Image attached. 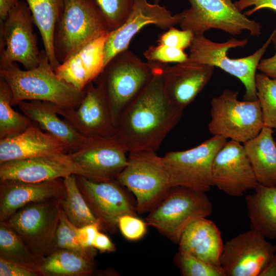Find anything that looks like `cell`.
Segmentation results:
<instances>
[{
    "label": "cell",
    "instance_id": "27",
    "mask_svg": "<svg viewBox=\"0 0 276 276\" xmlns=\"http://www.w3.org/2000/svg\"><path fill=\"white\" fill-rule=\"evenodd\" d=\"M254 190L245 197L251 229L266 238L276 239V186L258 183Z\"/></svg>",
    "mask_w": 276,
    "mask_h": 276
},
{
    "label": "cell",
    "instance_id": "23",
    "mask_svg": "<svg viewBox=\"0 0 276 276\" xmlns=\"http://www.w3.org/2000/svg\"><path fill=\"white\" fill-rule=\"evenodd\" d=\"M62 153H68L65 145L34 122L21 134L0 140V164Z\"/></svg>",
    "mask_w": 276,
    "mask_h": 276
},
{
    "label": "cell",
    "instance_id": "32",
    "mask_svg": "<svg viewBox=\"0 0 276 276\" xmlns=\"http://www.w3.org/2000/svg\"><path fill=\"white\" fill-rule=\"evenodd\" d=\"M0 257L39 272V262L20 237L5 222L0 221Z\"/></svg>",
    "mask_w": 276,
    "mask_h": 276
},
{
    "label": "cell",
    "instance_id": "19",
    "mask_svg": "<svg viewBox=\"0 0 276 276\" xmlns=\"http://www.w3.org/2000/svg\"><path fill=\"white\" fill-rule=\"evenodd\" d=\"M86 177L69 153H62L11 160L0 164V180L39 182L72 175Z\"/></svg>",
    "mask_w": 276,
    "mask_h": 276
},
{
    "label": "cell",
    "instance_id": "34",
    "mask_svg": "<svg viewBox=\"0 0 276 276\" xmlns=\"http://www.w3.org/2000/svg\"><path fill=\"white\" fill-rule=\"evenodd\" d=\"M57 249L72 250L92 261L97 254L95 248H85L81 245L77 227L68 220L62 209L55 237V250Z\"/></svg>",
    "mask_w": 276,
    "mask_h": 276
},
{
    "label": "cell",
    "instance_id": "7",
    "mask_svg": "<svg viewBox=\"0 0 276 276\" xmlns=\"http://www.w3.org/2000/svg\"><path fill=\"white\" fill-rule=\"evenodd\" d=\"M212 212L213 204L205 193L175 187L150 212L146 222L178 244L182 234L192 222L206 218Z\"/></svg>",
    "mask_w": 276,
    "mask_h": 276
},
{
    "label": "cell",
    "instance_id": "39",
    "mask_svg": "<svg viewBox=\"0 0 276 276\" xmlns=\"http://www.w3.org/2000/svg\"><path fill=\"white\" fill-rule=\"evenodd\" d=\"M194 37L193 32L189 30H178L173 27L161 34L157 40L158 44L184 50L190 48Z\"/></svg>",
    "mask_w": 276,
    "mask_h": 276
},
{
    "label": "cell",
    "instance_id": "42",
    "mask_svg": "<svg viewBox=\"0 0 276 276\" xmlns=\"http://www.w3.org/2000/svg\"><path fill=\"white\" fill-rule=\"evenodd\" d=\"M101 224L95 223L77 227V235L81 245L85 248L94 247V240L100 232Z\"/></svg>",
    "mask_w": 276,
    "mask_h": 276
},
{
    "label": "cell",
    "instance_id": "47",
    "mask_svg": "<svg viewBox=\"0 0 276 276\" xmlns=\"http://www.w3.org/2000/svg\"><path fill=\"white\" fill-rule=\"evenodd\" d=\"M275 247H276V244H275Z\"/></svg>",
    "mask_w": 276,
    "mask_h": 276
},
{
    "label": "cell",
    "instance_id": "18",
    "mask_svg": "<svg viewBox=\"0 0 276 276\" xmlns=\"http://www.w3.org/2000/svg\"><path fill=\"white\" fill-rule=\"evenodd\" d=\"M179 22V14L173 15L164 6L150 3L148 0H134L126 21L109 33L104 49V66L117 54L128 49L133 37L144 27L154 25L169 29Z\"/></svg>",
    "mask_w": 276,
    "mask_h": 276
},
{
    "label": "cell",
    "instance_id": "45",
    "mask_svg": "<svg viewBox=\"0 0 276 276\" xmlns=\"http://www.w3.org/2000/svg\"><path fill=\"white\" fill-rule=\"evenodd\" d=\"M20 0H0V20H4L9 11L14 7Z\"/></svg>",
    "mask_w": 276,
    "mask_h": 276
},
{
    "label": "cell",
    "instance_id": "2",
    "mask_svg": "<svg viewBox=\"0 0 276 276\" xmlns=\"http://www.w3.org/2000/svg\"><path fill=\"white\" fill-rule=\"evenodd\" d=\"M0 77L11 89L12 106L23 101L38 100L77 107L84 95V89L79 90L56 75L44 50L41 51L35 68L22 70L14 63L1 68Z\"/></svg>",
    "mask_w": 276,
    "mask_h": 276
},
{
    "label": "cell",
    "instance_id": "11",
    "mask_svg": "<svg viewBox=\"0 0 276 276\" xmlns=\"http://www.w3.org/2000/svg\"><path fill=\"white\" fill-rule=\"evenodd\" d=\"M227 139L213 135L199 145L183 151H170L163 156L172 187H183L206 193L213 186L214 158Z\"/></svg>",
    "mask_w": 276,
    "mask_h": 276
},
{
    "label": "cell",
    "instance_id": "14",
    "mask_svg": "<svg viewBox=\"0 0 276 276\" xmlns=\"http://www.w3.org/2000/svg\"><path fill=\"white\" fill-rule=\"evenodd\" d=\"M57 113L78 132L88 138H109L116 136V128L110 109L101 87L89 83L77 107L56 105Z\"/></svg>",
    "mask_w": 276,
    "mask_h": 276
},
{
    "label": "cell",
    "instance_id": "29",
    "mask_svg": "<svg viewBox=\"0 0 276 276\" xmlns=\"http://www.w3.org/2000/svg\"><path fill=\"white\" fill-rule=\"evenodd\" d=\"M41 275L87 276L93 272V261L70 250L57 249L39 264Z\"/></svg>",
    "mask_w": 276,
    "mask_h": 276
},
{
    "label": "cell",
    "instance_id": "1",
    "mask_svg": "<svg viewBox=\"0 0 276 276\" xmlns=\"http://www.w3.org/2000/svg\"><path fill=\"white\" fill-rule=\"evenodd\" d=\"M155 63L152 78L124 108L115 125L116 137L128 153L156 152L183 114L164 92L163 72L167 64Z\"/></svg>",
    "mask_w": 276,
    "mask_h": 276
},
{
    "label": "cell",
    "instance_id": "16",
    "mask_svg": "<svg viewBox=\"0 0 276 276\" xmlns=\"http://www.w3.org/2000/svg\"><path fill=\"white\" fill-rule=\"evenodd\" d=\"M76 177L91 212L108 231L113 232L118 227L121 216L136 215V208L116 179L96 182L81 175H76Z\"/></svg>",
    "mask_w": 276,
    "mask_h": 276
},
{
    "label": "cell",
    "instance_id": "4",
    "mask_svg": "<svg viewBox=\"0 0 276 276\" xmlns=\"http://www.w3.org/2000/svg\"><path fill=\"white\" fill-rule=\"evenodd\" d=\"M111 31L95 0H64L54 33L56 58L62 63L94 39Z\"/></svg>",
    "mask_w": 276,
    "mask_h": 276
},
{
    "label": "cell",
    "instance_id": "10",
    "mask_svg": "<svg viewBox=\"0 0 276 276\" xmlns=\"http://www.w3.org/2000/svg\"><path fill=\"white\" fill-rule=\"evenodd\" d=\"M191 6L179 15L182 30L194 35H203L211 29H217L233 35L247 30L250 35L259 36L261 25L248 18L235 6L232 0H188Z\"/></svg>",
    "mask_w": 276,
    "mask_h": 276
},
{
    "label": "cell",
    "instance_id": "3",
    "mask_svg": "<svg viewBox=\"0 0 276 276\" xmlns=\"http://www.w3.org/2000/svg\"><path fill=\"white\" fill-rule=\"evenodd\" d=\"M155 64L127 49L114 56L94 81L105 96L114 125L124 108L151 80Z\"/></svg>",
    "mask_w": 276,
    "mask_h": 276
},
{
    "label": "cell",
    "instance_id": "40",
    "mask_svg": "<svg viewBox=\"0 0 276 276\" xmlns=\"http://www.w3.org/2000/svg\"><path fill=\"white\" fill-rule=\"evenodd\" d=\"M40 273L28 267L0 257V276H38Z\"/></svg>",
    "mask_w": 276,
    "mask_h": 276
},
{
    "label": "cell",
    "instance_id": "28",
    "mask_svg": "<svg viewBox=\"0 0 276 276\" xmlns=\"http://www.w3.org/2000/svg\"><path fill=\"white\" fill-rule=\"evenodd\" d=\"M39 30L47 57L54 70L60 63L56 58L53 44L55 26L64 7V0H25Z\"/></svg>",
    "mask_w": 276,
    "mask_h": 276
},
{
    "label": "cell",
    "instance_id": "46",
    "mask_svg": "<svg viewBox=\"0 0 276 276\" xmlns=\"http://www.w3.org/2000/svg\"><path fill=\"white\" fill-rule=\"evenodd\" d=\"M259 276H276V251Z\"/></svg>",
    "mask_w": 276,
    "mask_h": 276
},
{
    "label": "cell",
    "instance_id": "30",
    "mask_svg": "<svg viewBox=\"0 0 276 276\" xmlns=\"http://www.w3.org/2000/svg\"><path fill=\"white\" fill-rule=\"evenodd\" d=\"M66 194L60 199V205L68 220L76 227L100 223L88 206L76 180V175L63 178Z\"/></svg>",
    "mask_w": 276,
    "mask_h": 276
},
{
    "label": "cell",
    "instance_id": "13",
    "mask_svg": "<svg viewBox=\"0 0 276 276\" xmlns=\"http://www.w3.org/2000/svg\"><path fill=\"white\" fill-rule=\"evenodd\" d=\"M266 238L250 229L227 241L220 259L224 276H259L276 251Z\"/></svg>",
    "mask_w": 276,
    "mask_h": 276
},
{
    "label": "cell",
    "instance_id": "38",
    "mask_svg": "<svg viewBox=\"0 0 276 276\" xmlns=\"http://www.w3.org/2000/svg\"><path fill=\"white\" fill-rule=\"evenodd\" d=\"M147 224L136 215L126 214L118 221V228L123 236L130 241H136L146 234Z\"/></svg>",
    "mask_w": 276,
    "mask_h": 276
},
{
    "label": "cell",
    "instance_id": "9",
    "mask_svg": "<svg viewBox=\"0 0 276 276\" xmlns=\"http://www.w3.org/2000/svg\"><path fill=\"white\" fill-rule=\"evenodd\" d=\"M60 200L52 198L30 203L4 221L20 237L39 264L55 250L61 211Z\"/></svg>",
    "mask_w": 276,
    "mask_h": 276
},
{
    "label": "cell",
    "instance_id": "8",
    "mask_svg": "<svg viewBox=\"0 0 276 276\" xmlns=\"http://www.w3.org/2000/svg\"><path fill=\"white\" fill-rule=\"evenodd\" d=\"M264 127L259 101H240L238 93L224 90L211 101L210 132L244 144Z\"/></svg>",
    "mask_w": 276,
    "mask_h": 276
},
{
    "label": "cell",
    "instance_id": "41",
    "mask_svg": "<svg viewBox=\"0 0 276 276\" xmlns=\"http://www.w3.org/2000/svg\"><path fill=\"white\" fill-rule=\"evenodd\" d=\"M234 4L240 11L249 6H254L252 9L245 12L246 16L250 15L263 8H269L276 11V0H239L235 2Z\"/></svg>",
    "mask_w": 276,
    "mask_h": 276
},
{
    "label": "cell",
    "instance_id": "31",
    "mask_svg": "<svg viewBox=\"0 0 276 276\" xmlns=\"http://www.w3.org/2000/svg\"><path fill=\"white\" fill-rule=\"evenodd\" d=\"M12 99L10 86L0 77V140L21 134L33 123L26 115L14 110Z\"/></svg>",
    "mask_w": 276,
    "mask_h": 276
},
{
    "label": "cell",
    "instance_id": "24",
    "mask_svg": "<svg viewBox=\"0 0 276 276\" xmlns=\"http://www.w3.org/2000/svg\"><path fill=\"white\" fill-rule=\"evenodd\" d=\"M56 105L52 102L38 100L23 101L18 104L22 113L41 129L61 141L68 153L81 149L89 141L70 123L58 116Z\"/></svg>",
    "mask_w": 276,
    "mask_h": 276
},
{
    "label": "cell",
    "instance_id": "43",
    "mask_svg": "<svg viewBox=\"0 0 276 276\" xmlns=\"http://www.w3.org/2000/svg\"><path fill=\"white\" fill-rule=\"evenodd\" d=\"M272 42L275 50L274 55L261 60L258 66V70L270 78H276V34L272 37Z\"/></svg>",
    "mask_w": 276,
    "mask_h": 276
},
{
    "label": "cell",
    "instance_id": "22",
    "mask_svg": "<svg viewBox=\"0 0 276 276\" xmlns=\"http://www.w3.org/2000/svg\"><path fill=\"white\" fill-rule=\"evenodd\" d=\"M110 32L94 39L54 70L61 80L83 90L104 67V49Z\"/></svg>",
    "mask_w": 276,
    "mask_h": 276
},
{
    "label": "cell",
    "instance_id": "26",
    "mask_svg": "<svg viewBox=\"0 0 276 276\" xmlns=\"http://www.w3.org/2000/svg\"><path fill=\"white\" fill-rule=\"evenodd\" d=\"M274 130L264 127L254 138L243 144L258 183L276 186V143Z\"/></svg>",
    "mask_w": 276,
    "mask_h": 276
},
{
    "label": "cell",
    "instance_id": "33",
    "mask_svg": "<svg viewBox=\"0 0 276 276\" xmlns=\"http://www.w3.org/2000/svg\"><path fill=\"white\" fill-rule=\"evenodd\" d=\"M256 87L264 127L276 131V78L263 73H257Z\"/></svg>",
    "mask_w": 276,
    "mask_h": 276
},
{
    "label": "cell",
    "instance_id": "20",
    "mask_svg": "<svg viewBox=\"0 0 276 276\" xmlns=\"http://www.w3.org/2000/svg\"><path fill=\"white\" fill-rule=\"evenodd\" d=\"M214 68L189 58L173 66L167 64L163 70V79L168 100L183 110L209 83Z\"/></svg>",
    "mask_w": 276,
    "mask_h": 276
},
{
    "label": "cell",
    "instance_id": "25",
    "mask_svg": "<svg viewBox=\"0 0 276 276\" xmlns=\"http://www.w3.org/2000/svg\"><path fill=\"white\" fill-rule=\"evenodd\" d=\"M178 244L180 249L221 268L220 259L224 244L221 232L212 221L201 218L192 222L182 234Z\"/></svg>",
    "mask_w": 276,
    "mask_h": 276
},
{
    "label": "cell",
    "instance_id": "44",
    "mask_svg": "<svg viewBox=\"0 0 276 276\" xmlns=\"http://www.w3.org/2000/svg\"><path fill=\"white\" fill-rule=\"evenodd\" d=\"M93 246L102 252H113L116 250L115 245L109 237L100 232L98 233Z\"/></svg>",
    "mask_w": 276,
    "mask_h": 276
},
{
    "label": "cell",
    "instance_id": "15",
    "mask_svg": "<svg viewBox=\"0 0 276 276\" xmlns=\"http://www.w3.org/2000/svg\"><path fill=\"white\" fill-rule=\"evenodd\" d=\"M212 180L213 186L231 196L255 189L258 182L243 144L226 141L214 158Z\"/></svg>",
    "mask_w": 276,
    "mask_h": 276
},
{
    "label": "cell",
    "instance_id": "36",
    "mask_svg": "<svg viewBox=\"0 0 276 276\" xmlns=\"http://www.w3.org/2000/svg\"><path fill=\"white\" fill-rule=\"evenodd\" d=\"M177 261L183 276H224L221 268L213 266L179 248Z\"/></svg>",
    "mask_w": 276,
    "mask_h": 276
},
{
    "label": "cell",
    "instance_id": "37",
    "mask_svg": "<svg viewBox=\"0 0 276 276\" xmlns=\"http://www.w3.org/2000/svg\"><path fill=\"white\" fill-rule=\"evenodd\" d=\"M144 56L148 61L167 64L182 62L189 59L184 50L163 44L150 47L145 51Z\"/></svg>",
    "mask_w": 276,
    "mask_h": 276
},
{
    "label": "cell",
    "instance_id": "17",
    "mask_svg": "<svg viewBox=\"0 0 276 276\" xmlns=\"http://www.w3.org/2000/svg\"><path fill=\"white\" fill-rule=\"evenodd\" d=\"M127 153L114 136L90 138L81 149L69 154L85 172L86 178L103 182L116 179L127 164Z\"/></svg>",
    "mask_w": 276,
    "mask_h": 276
},
{
    "label": "cell",
    "instance_id": "6",
    "mask_svg": "<svg viewBox=\"0 0 276 276\" xmlns=\"http://www.w3.org/2000/svg\"><path fill=\"white\" fill-rule=\"evenodd\" d=\"M276 34V29L263 45L253 54L247 57L232 59L227 56L231 48L244 47L247 39L238 40L232 38L227 41L218 43L206 38L204 35H194L190 47L189 58L194 61L219 67L237 78L244 85L245 91L243 100H257L256 76L258 66L264 54Z\"/></svg>",
    "mask_w": 276,
    "mask_h": 276
},
{
    "label": "cell",
    "instance_id": "5",
    "mask_svg": "<svg viewBox=\"0 0 276 276\" xmlns=\"http://www.w3.org/2000/svg\"><path fill=\"white\" fill-rule=\"evenodd\" d=\"M116 180L134 194L140 214L150 212L173 188L163 157L154 151L129 153L127 164Z\"/></svg>",
    "mask_w": 276,
    "mask_h": 276
},
{
    "label": "cell",
    "instance_id": "21",
    "mask_svg": "<svg viewBox=\"0 0 276 276\" xmlns=\"http://www.w3.org/2000/svg\"><path fill=\"white\" fill-rule=\"evenodd\" d=\"M0 181V221H6L28 204L52 198L61 199L66 194L63 178L39 182Z\"/></svg>",
    "mask_w": 276,
    "mask_h": 276
},
{
    "label": "cell",
    "instance_id": "12",
    "mask_svg": "<svg viewBox=\"0 0 276 276\" xmlns=\"http://www.w3.org/2000/svg\"><path fill=\"white\" fill-rule=\"evenodd\" d=\"M34 21L25 0H20L8 12L0 27V68L16 62L26 70L36 67L40 52L34 32Z\"/></svg>",
    "mask_w": 276,
    "mask_h": 276
},
{
    "label": "cell",
    "instance_id": "35",
    "mask_svg": "<svg viewBox=\"0 0 276 276\" xmlns=\"http://www.w3.org/2000/svg\"><path fill=\"white\" fill-rule=\"evenodd\" d=\"M111 31L122 25L129 16L134 0H95Z\"/></svg>",
    "mask_w": 276,
    "mask_h": 276
}]
</instances>
